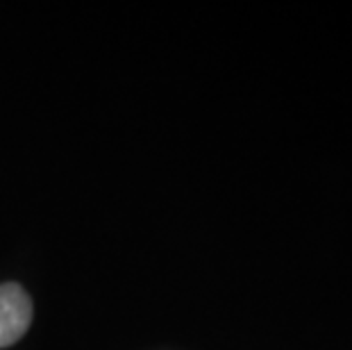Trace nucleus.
<instances>
[{
	"instance_id": "f257e3e1",
	"label": "nucleus",
	"mask_w": 352,
	"mask_h": 350,
	"mask_svg": "<svg viewBox=\"0 0 352 350\" xmlns=\"http://www.w3.org/2000/svg\"><path fill=\"white\" fill-rule=\"evenodd\" d=\"M32 321V303L19 285H0V348L23 337Z\"/></svg>"
}]
</instances>
